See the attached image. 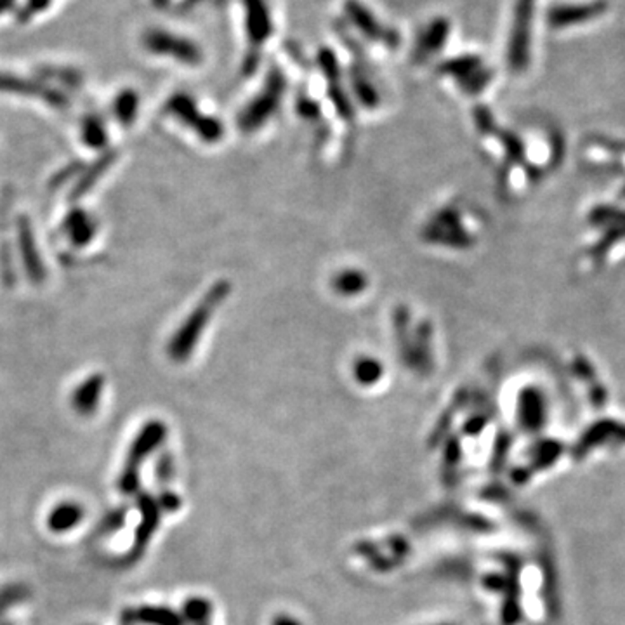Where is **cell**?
<instances>
[{
  "label": "cell",
  "mask_w": 625,
  "mask_h": 625,
  "mask_svg": "<svg viewBox=\"0 0 625 625\" xmlns=\"http://www.w3.org/2000/svg\"><path fill=\"white\" fill-rule=\"evenodd\" d=\"M231 282L218 280L205 291L167 343V354L172 361L187 363L190 360L204 337L205 328L211 326L219 308L231 296Z\"/></svg>",
  "instance_id": "6da1fadb"
},
{
  "label": "cell",
  "mask_w": 625,
  "mask_h": 625,
  "mask_svg": "<svg viewBox=\"0 0 625 625\" xmlns=\"http://www.w3.org/2000/svg\"><path fill=\"white\" fill-rule=\"evenodd\" d=\"M285 91V75L280 72V68H272L261 91L240 109L237 117L239 129L245 135H254L266 127L268 122L278 113V109H282Z\"/></svg>",
  "instance_id": "7a4b0ae2"
},
{
  "label": "cell",
  "mask_w": 625,
  "mask_h": 625,
  "mask_svg": "<svg viewBox=\"0 0 625 625\" xmlns=\"http://www.w3.org/2000/svg\"><path fill=\"white\" fill-rule=\"evenodd\" d=\"M165 113L176 118L183 127L190 129L205 144H216L224 137L222 122L213 115H205L193 96L187 92L172 94L165 103Z\"/></svg>",
  "instance_id": "3957f363"
},
{
  "label": "cell",
  "mask_w": 625,
  "mask_h": 625,
  "mask_svg": "<svg viewBox=\"0 0 625 625\" xmlns=\"http://www.w3.org/2000/svg\"><path fill=\"white\" fill-rule=\"evenodd\" d=\"M143 44L152 55L169 57L187 66H198L205 59L204 49L195 40L169 30L153 28L146 31Z\"/></svg>",
  "instance_id": "277c9868"
},
{
  "label": "cell",
  "mask_w": 625,
  "mask_h": 625,
  "mask_svg": "<svg viewBox=\"0 0 625 625\" xmlns=\"http://www.w3.org/2000/svg\"><path fill=\"white\" fill-rule=\"evenodd\" d=\"M537 0H516L513 27L508 46V63L513 72H523L530 65L532 27Z\"/></svg>",
  "instance_id": "5b68a950"
},
{
  "label": "cell",
  "mask_w": 625,
  "mask_h": 625,
  "mask_svg": "<svg viewBox=\"0 0 625 625\" xmlns=\"http://www.w3.org/2000/svg\"><path fill=\"white\" fill-rule=\"evenodd\" d=\"M165 436H167V428L161 421H152L141 430V433L137 435L135 443H133L131 454H129V465L120 480L122 491H126V493L136 491L137 483H139L137 465L162 445Z\"/></svg>",
  "instance_id": "8992f818"
},
{
  "label": "cell",
  "mask_w": 625,
  "mask_h": 625,
  "mask_svg": "<svg viewBox=\"0 0 625 625\" xmlns=\"http://www.w3.org/2000/svg\"><path fill=\"white\" fill-rule=\"evenodd\" d=\"M245 31L252 55L247 56L245 72L252 74L256 70L257 53L266 44L273 31L272 14L265 0H244Z\"/></svg>",
  "instance_id": "52a82bcc"
},
{
  "label": "cell",
  "mask_w": 625,
  "mask_h": 625,
  "mask_svg": "<svg viewBox=\"0 0 625 625\" xmlns=\"http://www.w3.org/2000/svg\"><path fill=\"white\" fill-rule=\"evenodd\" d=\"M439 74L454 77L467 94H476L489 85L491 72L483 65L482 57L474 55L452 57L439 65Z\"/></svg>",
  "instance_id": "ba28073f"
},
{
  "label": "cell",
  "mask_w": 625,
  "mask_h": 625,
  "mask_svg": "<svg viewBox=\"0 0 625 625\" xmlns=\"http://www.w3.org/2000/svg\"><path fill=\"white\" fill-rule=\"evenodd\" d=\"M344 13L352 25L369 40L384 44L386 48L398 46V33L391 28L384 27L381 20L360 0H346Z\"/></svg>",
  "instance_id": "9c48e42d"
},
{
  "label": "cell",
  "mask_w": 625,
  "mask_h": 625,
  "mask_svg": "<svg viewBox=\"0 0 625 625\" xmlns=\"http://www.w3.org/2000/svg\"><path fill=\"white\" fill-rule=\"evenodd\" d=\"M422 239L430 244L467 247L469 235L464 231L459 214L454 209H441L422 230Z\"/></svg>",
  "instance_id": "30bf717a"
},
{
  "label": "cell",
  "mask_w": 625,
  "mask_h": 625,
  "mask_svg": "<svg viewBox=\"0 0 625 625\" xmlns=\"http://www.w3.org/2000/svg\"><path fill=\"white\" fill-rule=\"evenodd\" d=\"M606 9H608L606 0H593L587 4H560L549 9L547 23L554 30H563V28L596 20L606 13Z\"/></svg>",
  "instance_id": "8fae6325"
},
{
  "label": "cell",
  "mask_w": 625,
  "mask_h": 625,
  "mask_svg": "<svg viewBox=\"0 0 625 625\" xmlns=\"http://www.w3.org/2000/svg\"><path fill=\"white\" fill-rule=\"evenodd\" d=\"M318 61L322 66V72L326 75V87H328V96L334 103V107L337 109V115L344 120V122H353L354 109L350 98V92L346 91L344 83H343V75H341V68L337 65L335 55H332L330 51H322L318 55Z\"/></svg>",
  "instance_id": "7c38bea8"
},
{
  "label": "cell",
  "mask_w": 625,
  "mask_h": 625,
  "mask_svg": "<svg viewBox=\"0 0 625 625\" xmlns=\"http://www.w3.org/2000/svg\"><path fill=\"white\" fill-rule=\"evenodd\" d=\"M450 35V22L447 18H435L419 35L413 49V59L417 63L428 61L431 56L439 53Z\"/></svg>",
  "instance_id": "4fadbf2b"
},
{
  "label": "cell",
  "mask_w": 625,
  "mask_h": 625,
  "mask_svg": "<svg viewBox=\"0 0 625 625\" xmlns=\"http://www.w3.org/2000/svg\"><path fill=\"white\" fill-rule=\"evenodd\" d=\"M370 285V278L363 270L358 268H346L335 273L330 280L332 291L341 298H358L361 296Z\"/></svg>",
  "instance_id": "5bb4252c"
},
{
  "label": "cell",
  "mask_w": 625,
  "mask_h": 625,
  "mask_svg": "<svg viewBox=\"0 0 625 625\" xmlns=\"http://www.w3.org/2000/svg\"><path fill=\"white\" fill-rule=\"evenodd\" d=\"M139 506H141V511H143V521L137 526L135 549H133L135 554H139L144 549V545L148 544V541L155 534V530L159 526V521H161V509H159L155 499H152L148 495H143Z\"/></svg>",
  "instance_id": "9a60e30c"
},
{
  "label": "cell",
  "mask_w": 625,
  "mask_h": 625,
  "mask_svg": "<svg viewBox=\"0 0 625 625\" xmlns=\"http://www.w3.org/2000/svg\"><path fill=\"white\" fill-rule=\"evenodd\" d=\"M384 378V365L381 360L370 354L356 356L353 363V379L361 387H372Z\"/></svg>",
  "instance_id": "2e32d148"
},
{
  "label": "cell",
  "mask_w": 625,
  "mask_h": 625,
  "mask_svg": "<svg viewBox=\"0 0 625 625\" xmlns=\"http://www.w3.org/2000/svg\"><path fill=\"white\" fill-rule=\"evenodd\" d=\"M350 83H352V92H353L354 98L360 101L361 107L369 109L379 107V103H381L379 91L361 70L353 68L350 72Z\"/></svg>",
  "instance_id": "e0dca14e"
},
{
  "label": "cell",
  "mask_w": 625,
  "mask_h": 625,
  "mask_svg": "<svg viewBox=\"0 0 625 625\" xmlns=\"http://www.w3.org/2000/svg\"><path fill=\"white\" fill-rule=\"evenodd\" d=\"M137 621L146 625H187L179 612L165 606H143L137 612Z\"/></svg>",
  "instance_id": "ac0fdd59"
},
{
  "label": "cell",
  "mask_w": 625,
  "mask_h": 625,
  "mask_svg": "<svg viewBox=\"0 0 625 625\" xmlns=\"http://www.w3.org/2000/svg\"><path fill=\"white\" fill-rule=\"evenodd\" d=\"M181 615L185 617L187 624L198 625L211 622L213 603L202 596H193L183 603Z\"/></svg>",
  "instance_id": "d6986e66"
},
{
  "label": "cell",
  "mask_w": 625,
  "mask_h": 625,
  "mask_svg": "<svg viewBox=\"0 0 625 625\" xmlns=\"http://www.w3.org/2000/svg\"><path fill=\"white\" fill-rule=\"evenodd\" d=\"M356 551L370 563L372 569H376L378 571H389L396 565L395 561H391V558L382 556L381 551L370 543H360L356 545Z\"/></svg>",
  "instance_id": "ffe728a7"
},
{
  "label": "cell",
  "mask_w": 625,
  "mask_h": 625,
  "mask_svg": "<svg viewBox=\"0 0 625 625\" xmlns=\"http://www.w3.org/2000/svg\"><path fill=\"white\" fill-rule=\"evenodd\" d=\"M115 109H117V115L118 118L124 122V124H131L136 117L137 109V96L133 92V91H124L117 103H115Z\"/></svg>",
  "instance_id": "44dd1931"
},
{
  "label": "cell",
  "mask_w": 625,
  "mask_h": 625,
  "mask_svg": "<svg viewBox=\"0 0 625 625\" xmlns=\"http://www.w3.org/2000/svg\"><path fill=\"white\" fill-rule=\"evenodd\" d=\"M157 476H159V482L161 483H169L174 476V464H172V457L169 454H163L159 461V465H157Z\"/></svg>",
  "instance_id": "7402d4cb"
},
{
  "label": "cell",
  "mask_w": 625,
  "mask_h": 625,
  "mask_svg": "<svg viewBox=\"0 0 625 625\" xmlns=\"http://www.w3.org/2000/svg\"><path fill=\"white\" fill-rule=\"evenodd\" d=\"M387 543H389V549H391L393 558L396 560V563H398V561H402V560L407 556L408 544L407 541H405L404 537L395 535V537H391Z\"/></svg>",
  "instance_id": "603a6c76"
},
{
  "label": "cell",
  "mask_w": 625,
  "mask_h": 625,
  "mask_svg": "<svg viewBox=\"0 0 625 625\" xmlns=\"http://www.w3.org/2000/svg\"><path fill=\"white\" fill-rule=\"evenodd\" d=\"M298 111H299L304 118H308V120L318 118V117H320V111H318L317 103H313V101L308 100V98H300L299 103H298Z\"/></svg>",
  "instance_id": "cb8c5ba5"
},
{
  "label": "cell",
  "mask_w": 625,
  "mask_h": 625,
  "mask_svg": "<svg viewBox=\"0 0 625 625\" xmlns=\"http://www.w3.org/2000/svg\"><path fill=\"white\" fill-rule=\"evenodd\" d=\"M161 504H162L163 509H167V513H174V511H178V509H179L181 500H179V499H178L174 493L167 491V493H162V497H161Z\"/></svg>",
  "instance_id": "d4e9b609"
},
{
  "label": "cell",
  "mask_w": 625,
  "mask_h": 625,
  "mask_svg": "<svg viewBox=\"0 0 625 625\" xmlns=\"http://www.w3.org/2000/svg\"><path fill=\"white\" fill-rule=\"evenodd\" d=\"M272 625H300L299 621L298 619H294V617H291V615H285V613H282V615H276L274 619H273Z\"/></svg>",
  "instance_id": "484cf974"
},
{
  "label": "cell",
  "mask_w": 625,
  "mask_h": 625,
  "mask_svg": "<svg viewBox=\"0 0 625 625\" xmlns=\"http://www.w3.org/2000/svg\"><path fill=\"white\" fill-rule=\"evenodd\" d=\"M48 4H49V0H30V2H28L27 9H25V13H28V14H33V13L40 11V9H44Z\"/></svg>",
  "instance_id": "4316f807"
},
{
  "label": "cell",
  "mask_w": 625,
  "mask_h": 625,
  "mask_svg": "<svg viewBox=\"0 0 625 625\" xmlns=\"http://www.w3.org/2000/svg\"><path fill=\"white\" fill-rule=\"evenodd\" d=\"M11 2H13V0H0V13H2V11H5V9L9 7V4H11Z\"/></svg>",
  "instance_id": "83f0119b"
}]
</instances>
